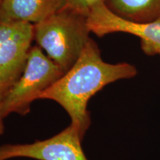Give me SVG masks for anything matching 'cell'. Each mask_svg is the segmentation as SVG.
<instances>
[{"mask_svg": "<svg viewBox=\"0 0 160 160\" xmlns=\"http://www.w3.org/2000/svg\"><path fill=\"white\" fill-rule=\"evenodd\" d=\"M0 2H1V0H0Z\"/></svg>", "mask_w": 160, "mask_h": 160, "instance_id": "cell-11", "label": "cell"}, {"mask_svg": "<svg viewBox=\"0 0 160 160\" xmlns=\"http://www.w3.org/2000/svg\"><path fill=\"white\" fill-rule=\"evenodd\" d=\"M33 39V24L0 18V102L22 74Z\"/></svg>", "mask_w": 160, "mask_h": 160, "instance_id": "cell-4", "label": "cell"}, {"mask_svg": "<svg viewBox=\"0 0 160 160\" xmlns=\"http://www.w3.org/2000/svg\"><path fill=\"white\" fill-rule=\"evenodd\" d=\"M64 73L59 65L44 54L39 46L32 47L22 74L0 102L2 117L5 119L13 113L28 114L31 104Z\"/></svg>", "mask_w": 160, "mask_h": 160, "instance_id": "cell-3", "label": "cell"}, {"mask_svg": "<svg viewBox=\"0 0 160 160\" xmlns=\"http://www.w3.org/2000/svg\"><path fill=\"white\" fill-rule=\"evenodd\" d=\"M34 39L64 73L74 65L90 38L87 16L65 7L33 25Z\"/></svg>", "mask_w": 160, "mask_h": 160, "instance_id": "cell-2", "label": "cell"}, {"mask_svg": "<svg viewBox=\"0 0 160 160\" xmlns=\"http://www.w3.org/2000/svg\"><path fill=\"white\" fill-rule=\"evenodd\" d=\"M82 137L72 124L59 133L30 144L0 146V160L25 157L37 160H88L82 147Z\"/></svg>", "mask_w": 160, "mask_h": 160, "instance_id": "cell-6", "label": "cell"}, {"mask_svg": "<svg viewBox=\"0 0 160 160\" xmlns=\"http://www.w3.org/2000/svg\"><path fill=\"white\" fill-rule=\"evenodd\" d=\"M90 32L97 37L109 33H129L139 37L144 53L153 56L160 53V18L148 22L132 21L113 12L102 2L93 6L87 16Z\"/></svg>", "mask_w": 160, "mask_h": 160, "instance_id": "cell-5", "label": "cell"}, {"mask_svg": "<svg viewBox=\"0 0 160 160\" xmlns=\"http://www.w3.org/2000/svg\"><path fill=\"white\" fill-rule=\"evenodd\" d=\"M137 74V68L131 64L104 61L97 45L90 39L74 65L38 99H51L61 105L83 138L91 123L88 110L91 98L106 85Z\"/></svg>", "mask_w": 160, "mask_h": 160, "instance_id": "cell-1", "label": "cell"}, {"mask_svg": "<svg viewBox=\"0 0 160 160\" xmlns=\"http://www.w3.org/2000/svg\"><path fill=\"white\" fill-rule=\"evenodd\" d=\"M112 11L126 19L148 22L160 16V0H110Z\"/></svg>", "mask_w": 160, "mask_h": 160, "instance_id": "cell-8", "label": "cell"}, {"mask_svg": "<svg viewBox=\"0 0 160 160\" xmlns=\"http://www.w3.org/2000/svg\"><path fill=\"white\" fill-rule=\"evenodd\" d=\"M67 7L75 10L82 14L88 16L89 11L97 4L105 2V0H65Z\"/></svg>", "mask_w": 160, "mask_h": 160, "instance_id": "cell-9", "label": "cell"}, {"mask_svg": "<svg viewBox=\"0 0 160 160\" xmlns=\"http://www.w3.org/2000/svg\"><path fill=\"white\" fill-rule=\"evenodd\" d=\"M159 56H160V53H159Z\"/></svg>", "mask_w": 160, "mask_h": 160, "instance_id": "cell-12", "label": "cell"}, {"mask_svg": "<svg viewBox=\"0 0 160 160\" xmlns=\"http://www.w3.org/2000/svg\"><path fill=\"white\" fill-rule=\"evenodd\" d=\"M159 18H160V16H159Z\"/></svg>", "mask_w": 160, "mask_h": 160, "instance_id": "cell-13", "label": "cell"}, {"mask_svg": "<svg viewBox=\"0 0 160 160\" xmlns=\"http://www.w3.org/2000/svg\"><path fill=\"white\" fill-rule=\"evenodd\" d=\"M4 118L1 114V111H0V135H2L4 133V131H5V126H4V122H3Z\"/></svg>", "mask_w": 160, "mask_h": 160, "instance_id": "cell-10", "label": "cell"}, {"mask_svg": "<svg viewBox=\"0 0 160 160\" xmlns=\"http://www.w3.org/2000/svg\"><path fill=\"white\" fill-rule=\"evenodd\" d=\"M65 5V0H1L0 18L35 25Z\"/></svg>", "mask_w": 160, "mask_h": 160, "instance_id": "cell-7", "label": "cell"}]
</instances>
